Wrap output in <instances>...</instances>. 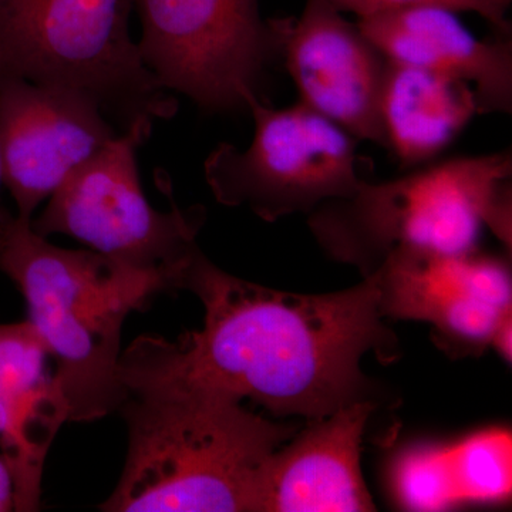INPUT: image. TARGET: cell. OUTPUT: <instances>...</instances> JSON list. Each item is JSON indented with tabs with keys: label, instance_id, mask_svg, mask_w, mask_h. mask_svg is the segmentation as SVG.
I'll return each instance as SVG.
<instances>
[{
	"label": "cell",
	"instance_id": "cell-1",
	"mask_svg": "<svg viewBox=\"0 0 512 512\" xmlns=\"http://www.w3.org/2000/svg\"><path fill=\"white\" fill-rule=\"evenodd\" d=\"M183 291L200 298L204 326L175 342L140 336L121 352L124 389L177 383L251 400L275 417L319 420L373 400L362 362H392L397 340L384 323L375 279L322 295L275 291L192 256Z\"/></svg>",
	"mask_w": 512,
	"mask_h": 512
},
{
	"label": "cell",
	"instance_id": "cell-2",
	"mask_svg": "<svg viewBox=\"0 0 512 512\" xmlns=\"http://www.w3.org/2000/svg\"><path fill=\"white\" fill-rule=\"evenodd\" d=\"M119 412L127 458L106 512L256 511L266 461L299 430L190 384L133 387Z\"/></svg>",
	"mask_w": 512,
	"mask_h": 512
},
{
	"label": "cell",
	"instance_id": "cell-3",
	"mask_svg": "<svg viewBox=\"0 0 512 512\" xmlns=\"http://www.w3.org/2000/svg\"><path fill=\"white\" fill-rule=\"evenodd\" d=\"M30 222L10 218L0 271L25 298L28 322L55 363L70 420L103 419L119 412L127 397L117 379L124 320L170 286L92 249L56 247Z\"/></svg>",
	"mask_w": 512,
	"mask_h": 512
},
{
	"label": "cell",
	"instance_id": "cell-4",
	"mask_svg": "<svg viewBox=\"0 0 512 512\" xmlns=\"http://www.w3.org/2000/svg\"><path fill=\"white\" fill-rule=\"evenodd\" d=\"M510 151L458 157L369 184L309 214L313 237L333 258L372 274L396 251L467 254L491 229L511 245Z\"/></svg>",
	"mask_w": 512,
	"mask_h": 512
},
{
	"label": "cell",
	"instance_id": "cell-5",
	"mask_svg": "<svg viewBox=\"0 0 512 512\" xmlns=\"http://www.w3.org/2000/svg\"><path fill=\"white\" fill-rule=\"evenodd\" d=\"M133 0H0V76L74 90L126 130L173 119L178 101L130 35Z\"/></svg>",
	"mask_w": 512,
	"mask_h": 512
},
{
	"label": "cell",
	"instance_id": "cell-6",
	"mask_svg": "<svg viewBox=\"0 0 512 512\" xmlns=\"http://www.w3.org/2000/svg\"><path fill=\"white\" fill-rule=\"evenodd\" d=\"M154 120L141 116L103 150L73 171L30 227L40 237L63 234L121 264L163 278L183 291L185 269L198 251L204 207L184 210L173 201L158 211L141 187L137 150Z\"/></svg>",
	"mask_w": 512,
	"mask_h": 512
},
{
	"label": "cell",
	"instance_id": "cell-7",
	"mask_svg": "<svg viewBox=\"0 0 512 512\" xmlns=\"http://www.w3.org/2000/svg\"><path fill=\"white\" fill-rule=\"evenodd\" d=\"M247 110L255 123L251 146L220 143L205 160V178L220 204L275 222L350 197L363 183L356 138L338 124L301 101L275 110L252 96Z\"/></svg>",
	"mask_w": 512,
	"mask_h": 512
},
{
	"label": "cell",
	"instance_id": "cell-8",
	"mask_svg": "<svg viewBox=\"0 0 512 512\" xmlns=\"http://www.w3.org/2000/svg\"><path fill=\"white\" fill-rule=\"evenodd\" d=\"M141 56L161 86L207 111L247 109L279 55V20L259 0H137Z\"/></svg>",
	"mask_w": 512,
	"mask_h": 512
},
{
	"label": "cell",
	"instance_id": "cell-9",
	"mask_svg": "<svg viewBox=\"0 0 512 512\" xmlns=\"http://www.w3.org/2000/svg\"><path fill=\"white\" fill-rule=\"evenodd\" d=\"M120 133L82 93L0 76V161L16 217L32 221L37 207Z\"/></svg>",
	"mask_w": 512,
	"mask_h": 512
},
{
	"label": "cell",
	"instance_id": "cell-10",
	"mask_svg": "<svg viewBox=\"0 0 512 512\" xmlns=\"http://www.w3.org/2000/svg\"><path fill=\"white\" fill-rule=\"evenodd\" d=\"M286 69L301 103L356 140L386 148L380 117L389 60L359 26L326 0H308L299 19H279Z\"/></svg>",
	"mask_w": 512,
	"mask_h": 512
},
{
	"label": "cell",
	"instance_id": "cell-11",
	"mask_svg": "<svg viewBox=\"0 0 512 512\" xmlns=\"http://www.w3.org/2000/svg\"><path fill=\"white\" fill-rule=\"evenodd\" d=\"M375 400L340 407L278 448L259 481L256 511H375L360 451Z\"/></svg>",
	"mask_w": 512,
	"mask_h": 512
},
{
	"label": "cell",
	"instance_id": "cell-12",
	"mask_svg": "<svg viewBox=\"0 0 512 512\" xmlns=\"http://www.w3.org/2000/svg\"><path fill=\"white\" fill-rule=\"evenodd\" d=\"M70 420L55 363L28 320L0 323V453L15 483V511L39 510L43 468Z\"/></svg>",
	"mask_w": 512,
	"mask_h": 512
},
{
	"label": "cell",
	"instance_id": "cell-13",
	"mask_svg": "<svg viewBox=\"0 0 512 512\" xmlns=\"http://www.w3.org/2000/svg\"><path fill=\"white\" fill-rule=\"evenodd\" d=\"M363 35L389 62L421 67L467 83L476 93L478 111L511 113V40L481 42L453 10L410 6L357 20Z\"/></svg>",
	"mask_w": 512,
	"mask_h": 512
},
{
	"label": "cell",
	"instance_id": "cell-14",
	"mask_svg": "<svg viewBox=\"0 0 512 512\" xmlns=\"http://www.w3.org/2000/svg\"><path fill=\"white\" fill-rule=\"evenodd\" d=\"M367 276L375 279L386 318L434 325L471 296L501 309L511 308L510 268L503 259L480 254L478 249L456 255L396 251Z\"/></svg>",
	"mask_w": 512,
	"mask_h": 512
},
{
	"label": "cell",
	"instance_id": "cell-15",
	"mask_svg": "<svg viewBox=\"0 0 512 512\" xmlns=\"http://www.w3.org/2000/svg\"><path fill=\"white\" fill-rule=\"evenodd\" d=\"M478 111L467 83L421 67L389 62L380 117L386 148L403 167L434 160Z\"/></svg>",
	"mask_w": 512,
	"mask_h": 512
},
{
	"label": "cell",
	"instance_id": "cell-16",
	"mask_svg": "<svg viewBox=\"0 0 512 512\" xmlns=\"http://www.w3.org/2000/svg\"><path fill=\"white\" fill-rule=\"evenodd\" d=\"M396 504L406 511H446L460 507L451 446L416 443L403 448L390 467Z\"/></svg>",
	"mask_w": 512,
	"mask_h": 512
},
{
	"label": "cell",
	"instance_id": "cell-17",
	"mask_svg": "<svg viewBox=\"0 0 512 512\" xmlns=\"http://www.w3.org/2000/svg\"><path fill=\"white\" fill-rule=\"evenodd\" d=\"M510 430L491 427L451 443L461 504H503L511 497Z\"/></svg>",
	"mask_w": 512,
	"mask_h": 512
},
{
	"label": "cell",
	"instance_id": "cell-18",
	"mask_svg": "<svg viewBox=\"0 0 512 512\" xmlns=\"http://www.w3.org/2000/svg\"><path fill=\"white\" fill-rule=\"evenodd\" d=\"M340 12H353L359 18L387 12V10L410 8V6H440L453 12H474L488 20L495 29L510 33L508 10L511 0H326Z\"/></svg>",
	"mask_w": 512,
	"mask_h": 512
},
{
	"label": "cell",
	"instance_id": "cell-19",
	"mask_svg": "<svg viewBox=\"0 0 512 512\" xmlns=\"http://www.w3.org/2000/svg\"><path fill=\"white\" fill-rule=\"evenodd\" d=\"M15 511V483L8 461L0 453V512Z\"/></svg>",
	"mask_w": 512,
	"mask_h": 512
},
{
	"label": "cell",
	"instance_id": "cell-20",
	"mask_svg": "<svg viewBox=\"0 0 512 512\" xmlns=\"http://www.w3.org/2000/svg\"><path fill=\"white\" fill-rule=\"evenodd\" d=\"M511 328V315H508L507 318L501 322V325L498 326L497 333H495L494 336L493 346H491V348L497 350L508 362L511 360Z\"/></svg>",
	"mask_w": 512,
	"mask_h": 512
},
{
	"label": "cell",
	"instance_id": "cell-21",
	"mask_svg": "<svg viewBox=\"0 0 512 512\" xmlns=\"http://www.w3.org/2000/svg\"><path fill=\"white\" fill-rule=\"evenodd\" d=\"M2 184V161H0V187H2ZM10 218H12V215L8 211L3 210L2 205H0V247H2L3 237H5L6 227H8Z\"/></svg>",
	"mask_w": 512,
	"mask_h": 512
}]
</instances>
